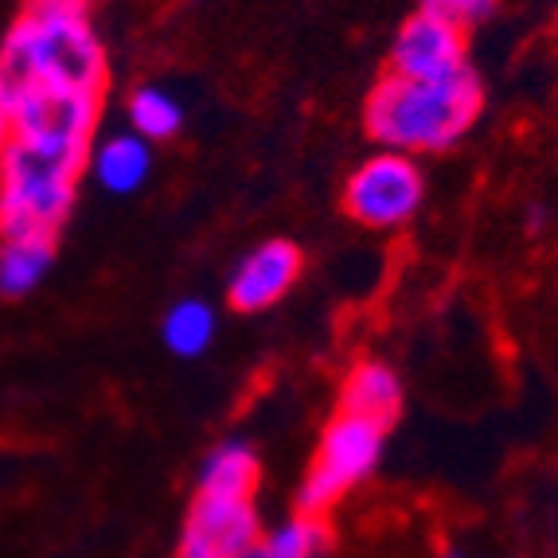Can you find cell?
Listing matches in <instances>:
<instances>
[{
	"label": "cell",
	"instance_id": "obj_9",
	"mask_svg": "<svg viewBox=\"0 0 558 558\" xmlns=\"http://www.w3.org/2000/svg\"><path fill=\"white\" fill-rule=\"evenodd\" d=\"M399 410H402V383L387 363L363 360L344 375L340 414H355V418L379 422V426L391 429V422L399 418Z\"/></svg>",
	"mask_w": 558,
	"mask_h": 558
},
{
	"label": "cell",
	"instance_id": "obj_19",
	"mask_svg": "<svg viewBox=\"0 0 558 558\" xmlns=\"http://www.w3.org/2000/svg\"><path fill=\"white\" fill-rule=\"evenodd\" d=\"M239 558H266V555H262V547H258V543H254V547H251V550H242Z\"/></svg>",
	"mask_w": 558,
	"mask_h": 558
},
{
	"label": "cell",
	"instance_id": "obj_17",
	"mask_svg": "<svg viewBox=\"0 0 558 558\" xmlns=\"http://www.w3.org/2000/svg\"><path fill=\"white\" fill-rule=\"evenodd\" d=\"M90 0H24V12H71V16H86Z\"/></svg>",
	"mask_w": 558,
	"mask_h": 558
},
{
	"label": "cell",
	"instance_id": "obj_5",
	"mask_svg": "<svg viewBox=\"0 0 558 558\" xmlns=\"http://www.w3.org/2000/svg\"><path fill=\"white\" fill-rule=\"evenodd\" d=\"M426 196V180L407 153L383 149L379 157L363 160L344 187V207L355 223L387 231L410 223Z\"/></svg>",
	"mask_w": 558,
	"mask_h": 558
},
{
	"label": "cell",
	"instance_id": "obj_18",
	"mask_svg": "<svg viewBox=\"0 0 558 558\" xmlns=\"http://www.w3.org/2000/svg\"><path fill=\"white\" fill-rule=\"evenodd\" d=\"M9 133H12L9 106H4V98H0V153H4V145H9Z\"/></svg>",
	"mask_w": 558,
	"mask_h": 558
},
{
	"label": "cell",
	"instance_id": "obj_7",
	"mask_svg": "<svg viewBox=\"0 0 558 558\" xmlns=\"http://www.w3.org/2000/svg\"><path fill=\"white\" fill-rule=\"evenodd\" d=\"M262 539L258 512L251 500L196 496L177 543V558H239Z\"/></svg>",
	"mask_w": 558,
	"mask_h": 558
},
{
	"label": "cell",
	"instance_id": "obj_15",
	"mask_svg": "<svg viewBox=\"0 0 558 558\" xmlns=\"http://www.w3.org/2000/svg\"><path fill=\"white\" fill-rule=\"evenodd\" d=\"M180 121H184V110L168 90L160 86H141L130 98V125L137 137L145 141H168L180 133Z\"/></svg>",
	"mask_w": 558,
	"mask_h": 558
},
{
	"label": "cell",
	"instance_id": "obj_1",
	"mask_svg": "<svg viewBox=\"0 0 558 558\" xmlns=\"http://www.w3.org/2000/svg\"><path fill=\"white\" fill-rule=\"evenodd\" d=\"M9 145L0 153V239L44 234L56 239L90 168L98 90L24 86L4 98Z\"/></svg>",
	"mask_w": 558,
	"mask_h": 558
},
{
	"label": "cell",
	"instance_id": "obj_14",
	"mask_svg": "<svg viewBox=\"0 0 558 558\" xmlns=\"http://www.w3.org/2000/svg\"><path fill=\"white\" fill-rule=\"evenodd\" d=\"M215 328H219V320H215V308L207 305V301H199V298H187V301H177V305L165 313L160 336H165L168 352L192 360V355H204L207 348H211Z\"/></svg>",
	"mask_w": 558,
	"mask_h": 558
},
{
	"label": "cell",
	"instance_id": "obj_12",
	"mask_svg": "<svg viewBox=\"0 0 558 558\" xmlns=\"http://www.w3.org/2000/svg\"><path fill=\"white\" fill-rule=\"evenodd\" d=\"M56 262V239L20 234L0 239V298H28Z\"/></svg>",
	"mask_w": 558,
	"mask_h": 558
},
{
	"label": "cell",
	"instance_id": "obj_3",
	"mask_svg": "<svg viewBox=\"0 0 558 558\" xmlns=\"http://www.w3.org/2000/svg\"><path fill=\"white\" fill-rule=\"evenodd\" d=\"M24 86H106V51L90 32V20L71 12H24L0 47V98Z\"/></svg>",
	"mask_w": 558,
	"mask_h": 558
},
{
	"label": "cell",
	"instance_id": "obj_8",
	"mask_svg": "<svg viewBox=\"0 0 558 558\" xmlns=\"http://www.w3.org/2000/svg\"><path fill=\"white\" fill-rule=\"evenodd\" d=\"M301 258L298 242L289 239H270L254 246L246 258L234 266L231 281H227V301H231L239 313H262V308L278 305L286 298L293 281L301 278Z\"/></svg>",
	"mask_w": 558,
	"mask_h": 558
},
{
	"label": "cell",
	"instance_id": "obj_20",
	"mask_svg": "<svg viewBox=\"0 0 558 558\" xmlns=\"http://www.w3.org/2000/svg\"><path fill=\"white\" fill-rule=\"evenodd\" d=\"M441 558H465L457 547H449V550H441Z\"/></svg>",
	"mask_w": 558,
	"mask_h": 558
},
{
	"label": "cell",
	"instance_id": "obj_13",
	"mask_svg": "<svg viewBox=\"0 0 558 558\" xmlns=\"http://www.w3.org/2000/svg\"><path fill=\"white\" fill-rule=\"evenodd\" d=\"M266 558H332L336 539L325 515H305L298 512L281 527H274L266 539H258Z\"/></svg>",
	"mask_w": 558,
	"mask_h": 558
},
{
	"label": "cell",
	"instance_id": "obj_2",
	"mask_svg": "<svg viewBox=\"0 0 558 558\" xmlns=\"http://www.w3.org/2000/svg\"><path fill=\"white\" fill-rule=\"evenodd\" d=\"M481 106V78L469 66L446 78L387 75L367 98L363 125L391 153H446L476 125Z\"/></svg>",
	"mask_w": 558,
	"mask_h": 558
},
{
	"label": "cell",
	"instance_id": "obj_4",
	"mask_svg": "<svg viewBox=\"0 0 558 558\" xmlns=\"http://www.w3.org/2000/svg\"><path fill=\"white\" fill-rule=\"evenodd\" d=\"M383 441H387V426L355 418V414H336L325 426L313 469H308L298 488V512L325 515L352 488H360L379 465Z\"/></svg>",
	"mask_w": 558,
	"mask_h": 558
},
{
	"label": "cell",
	"instance_id": "obj_10",
	"mask_svg": "<svg viewBox=\"0 0 558 558\" xmlns=\"http://www.w3.org/2000/svg\"><path fill=\"white\" fill-rule=\"evenodd\" d=\"M90 172L106 192H113V196H130V192H137L153 172L149 141L137 137L133 130L113 133V137H106L98 149H90Z\"/></svg>",
	"mask_w": 558,
	"mask_h": 558
},
{
	"label": "cell",
	"instance_id": "obj_11",
	"mask_svg": "<svg viewBox=\"0 0 558 558\" xmlns=\"http://www.w3.org/2000/svg\"><path fill=\"white\" fill-rule=\"evenodd\" d=\"M258 488V453L246 441L231 438L207 453L199 469L196 496H215V500H251Z\"/></svg>",
	"mask_w": 558,
	"mask_h": 558
},
{
	"label": "cell",
	"instance_id": "obj_16",
	"mask_svg": "<svg viewBox=\"0 0 558 558\" xmlns=\"http://www.w3.org/2000/svg\"><path fill=\"white\" fill-rule=\"evenodd\" d=\"M422 9L453 20V24H461V28H473V24H481L484 16H493L496 0H426Z\"/></svg>",
	"mask_w": 558,
	"mask_h": 558
},
{
	"label": "cell",
	"instance_id": "obj_6",
	"mask_svg": "<svg viewBox=\"0 0 558 558\" xmlns=\"http://www.w3.org/2000/svg\"><path fill=\"white\" fill-rule=\"evenodd\" d=\"M465 71V28L438 12H414L399 28L391 47V75L446 78Z\"/></svg>",
	"mask_w": 558,
	"mask_h": 558
}]
</instances>
